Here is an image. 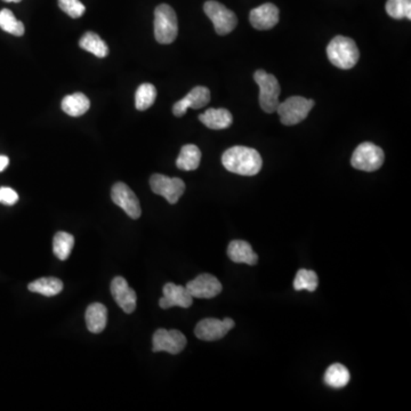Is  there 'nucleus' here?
Wrapping results in <instances>:
<instances>
[{"mask_svg":"<svg viewBox=\"0 0 411 411\" xmlns=\"http://www.w3.org/2000/svg\"><path fill=\"white\" fill-rule=\"evenodd\" d=\"M222 163L226 171L241 176H254L262 169L263 160L255 148L233 146L222 156Z\"/></svg>","mask_w":411,"mask_h":411,"instance_id":"obj_1","label":"nucleus"},{"mask_svg":"<svg viewBox=\"0 0 411 411\" xmlns=\"http://www.w3.org/2000/svg\"><path fill=\"white\" fill-rule=\"evenodd\" d=\"M327 55L331 64L342 70L355 66L359 61L360 53L357 44L351 38L337 36L327 47Z\"/></svg>","mask_w":411,"mask_h":411,"instance_id":"obj_2","label":"nucleus"},{"mask_svg":"<svg viewBox=\"0 0 411 411\" xmlns=\"http://www.w3.org/2000/svg\"><path fill=\"white\" fill-rule=\"evenodd\" d=\"M178 23L176 13L171 6L161 4L154 11V37L158 43L168 45L176 39Z\"/></svg>","mask_w":411,"mask_h":411,"instance_id":"obj_3","label":"nucleus"},{"mask_svg":"<svg viewBox=\"0 0 411 411\" xmlns=\"http://www.w3.org/2000/svg\"><path fill=\"white\" fill-rule=\"evenodd\" d=\"M254 80L260 87V106L266 113H273L279 106L280 85L273 74L257 70Z\"/></svg>","mask_w":411,"mask_h":411,"instance_id":"obj_4","label":"nucleus"},{"mask_svg":"<svg viewBox=\"0 0 411 411\" xmlns=\"http://www.w3.org/2000/svg\"><path fill=\"white\" fill-rule=\"evenodd\" d=\"M314 104L315 102L313 100H308L305 97L291 96L285 102L279 103L275 112L279 113L283 125L294 126L306 119Z\"/></svg>","mask_w":411,"mask_h":411,"instance_id":"obj_5","label":"nucleus"},{"mask_svg":"<svg viewBox=\"0 0 411 411\" xmlns=\"http://www.w3.org/2000/svg\"><path fill=\"white\" fill-rule=\"evenodd\" d=\"M385 154L374 143H361L352 154L351 165L357 171H375L382 167Z\"/></svg>","mask_w":411,"mask_h":411,"instance_id":"obj_6","label":"nucleus"},{"mask_svg":"<svg viewBox=\"0 0 411 411\" xmlns=\"http://www.w3.org/2000/svg\"><path fill=\"white\" fill-rule=\"evenodd\" d=\"M203 11L214 24L215 31L220 36H226L237 26V15L216 0L206 1Z\"/></svg>","mask_w":411,"mask_h":411,"instance_id":"obj_7","label":"nucleus"},{"mask_svg":"<svg viewBox=\"0 0 411 411\" xmlns=\"http://www.w3.org/2000/svg\"><path fill=\"white\" fill-rule=\"evenodd\" d=\"M150 186L154 193L165 198L171 205H175L186 191V183L181 178L177 177L171 178L161 174L152 175L150 178Z\"/></svg>","mask_w":411,"mask_h":411,"instance_id":"obj_8","label":"nucleus"},{"mask_svg":"<svg viewBox=\"0 0 411 411\" xmlns=\"http://www.w3.org/2000/svg\"><path fill=\"white\" fill-rule=\"evenodd\" d=\"M233 320L225 318L224 320L214 319L208 318L203 319L198 323L194 329V334L201 340L206 342H214V340H222L225 337L228 331L234 328Z\"/></svg>","mask_w":411,"mask_h":411,"instance_id":"obj_9","label":"nucleus"},{"mask_svg":"<svg viewBox=\"0 0 411 411\" xmlns=\"http://www.w3.org/2000/svg\"><path fill=\"white\" fill-rule=\"evenodd\" d=\"M186 338L180 330L158 329L152 338V351L178 354L186 348Z\"/></svg>","mask_w":411,"mask_h":411,"instance_id":"obj_10","label":"nucleus"},{"mask_svg":"<svg viewBox=\"0 0 411 411\" xmlns=\"http://www.w3.org/2000/svg\"><path fill=\"white\" fill-rule=\"evenodd\" d=\"M111 199L120 208L123 209L131 218H140L142 214L140 201L137 199L136 194L128 186H126L125 183L118 182L112 186Z\"/></svg>","mask_w":411,"mask_h":411,"instance_id":"obj_11","label":"nucleus"},{"mask_svg":"<svg viewBox=\"0 0 411 411\" xmlns=\"http://www.w3.org/2000/svg\"><path fill=\"white\" fill-rule=\"evenodd\" d=\"M186 289L193 298H214L222 293V283L211 274L203 273L198 275L186 285Z\"/></svg>","mask_w":411,"mask_h":411,"instance_id":"obj_12","label":"nucleus"},{"mask_svg":"<svg viewBox=\"0 0 411 411\" xmlns=\"http://www.w3.org/2000/svg\"><path fill=\"white\" fill-rule=\"evenodd\" d=\"M163 297L159 300L160 308L163 310L180 306L183 308H188L193 303V297L190 295L186 287L177 285L175 283H166L163 285Z\"/></svg>","mask_w":411,"mask_h":411,"instance_id":"obj_13","label":"nucleus"},{"mask_svg":"<svg viewBox=\"0 0 411 411\" xmlns=\"http://www.w3.org/2000/svg\"><path fill=\"white\" fill-rule=\"evenodd\" d=\"M210 101V91L203 86L194 87L186 97L175 103L173 106V113L175 117H183L188 108H201L208 104Z\"/></svg>","mask_w":411,"mask_h":411,"instance_id":"obj_14","label":"nucleus"},{"mask_svg":"<svg viewBox=\"0 0 411 411\" xmlns=\"http://www.w3.org/2000/svg\"><path fill=\"white\" fill-rule=\"evenodd\" d=\"M111 294L119 308L125 313H133L136 308V293L129 287L125 278L116 277L111 283Z\"/></svg>","mask_w":411,"mask_h":411,"instance_id":"obj_15","label":"nucleus"},{"mask_svg":"<svg viewBox=\"0 0 411 411\" xmlns=\"http://www.w3.org/2000/svg\"><path fill=\"white\" fill-rule=\"evenodd\" d=\"M279 9L271 3L263 4L251 9L249 21L256 30H270L279 22Z\"/></svg>","mask_w":411,"mask_h":411,"instance_id":"obj_16","label":"nucleus"},{"mask_svg":"<svg viewBox=\"0 0 411 411\" xmlns=\"http://www.w3.org/2000/svg\"><path fill=\"white\" fill-rule=\"evenodd\" d=\"M228 256L232 262L248 265H255L258 260V256L253 250L251 245L243 240H233L230 243L228 247Z\"/></svg>","mask_w":411,"mask_h":411,"instance_id":"obj_17","label":"nucleus"},{"mask_svg":"<svg viewBox=\"0 0 411 411\" xmlns=\"http://www.w3.org/2000/svg\"><path fill=\"white\" fill-rule=\"evenodd\" d=\"M199 120L209 129L220 131L228 128L232 125L233 117L231 112L226 108H208L207 111L200 114Z\"/></svg>","mask_w":411,"mask_h":411,"instance_id":"obj_18","label":"nucleus"},{"mask_svg":"<svg viewBox=\"0 0 411 411\" xmlns=\"http://www.w3.org/2000/svg\"><path fill=\"white\" fill-rule=\"evenodd\" d=\"M86 325L93 334H100L106 327L108 310L101 303H94L86 310Z\"/></svg>","mask_w":411,"mask_h":411,"instance_id":"obj_19","label":"nucleus"},{"mask_svg":"<svg viewBox=\"0 0 411 411\" xmlns=\"http://www.w3.org/2000/svg\"><path fill=\"white\" fill-rule=\"evenodd\" d=\"M61 108L68 116L80 117L88 111L91 108V101L83 93H74L63 98Z\"/></svg>","mask_w":411,"mask_h":411,"instance_id":"obj_20","label":"nucleus"},{"mask_svg":"<svg viewBox=\"0 0 411 411\" xmlns=\"http://www.w3.org/2000/svg\"><path fill=\"white\" fill-rule=\"evenodd\" d=\"M201 161V151L197 146L186 144L181 150L180 156L177 158L176 166L182 171H196Z\"/></svg>","mask_w":411,"mask_h":411,"instance_id":"obj_21","label":"nucleus"},{"mask_svg":"<svg viewBox=\"0 0 411 411\" xmlns=\"http://www.w3.org/2000/svg\"><path fill=\"white\" fill-rule=\"evenodd\" d=\"M79 46L80 49L89 51L98 59H103L108 54V47L106 41L95 32H86L79 40Z\"/></svg>","mask_w":411,"mask_h":411,"instance_id":"obj_22","label":"nucleus"},{"mask_svg":"<svg viewBox=\"0 0 411 411\" xmlns=\"http://www.w3.org/2000/svg\"><path fill=\"white\" fill-rule=\"evenodd\" d=\"M28 289L43 296L53 297L62 291L63 283L57 278H40L34 283H29Z\"/></svg>","mask_w":411,"mask_h":411,"instance_id":"obj_23","label":"nucleus"},{"mask_svg":"<svg viewBox=\"0 0 411 411\" xmlns=\"http://www.w3.org/2000/svg\"><path fill=\"white\" fill-rule=\"evenodd\" d=\"M350 380H351L350 371L345 365H340V363H334L325 370V382L329 387H345Z\"/></svg>","mask_w":411,"mask_h":411,"instance_id":"obj_24","label":"nucleus"},{"mask_svg":"<svg viewBox=\"0 0 411 411\" xmlns=\"http://www.w3.org/2000/svg\"><path fill=\"white\" fill-rule=\"evenodd\" d=\"M74 245V238L66 232H57L53 239V251L55 256L61 260H68Z\"/></svg>","mask_w":411,"mask_h":411,"instance_id":"obj_25","label":"nucleus"},{"mask_svg":"<svg viewBox=\"0 0 411 411\" xmlns=\"http://www.w3.org/2000/svg\"><path fill=\"white\" fill-rule=\"evenodd\" d=\"M157 98V89L152 83H142L135 94V106L140 111H146L153 106Z\"/></svg>","mask_w":411,"mask_h":411,"instance_id":"obj_26","label":"nucleus"},{"mask_svg":"<svg viewBox=\"0 0 411 411\" xmlns=\"http://www.w3.org/2000/svg\"><path fill=\"white\" fill-rule=\"evenodd\" d=\"M318 283H319V279L315 272L302 268L297 272L296 277H295L294 289L296 291L306 290L313 293L317 290Z\"/></svg>","mask_w":411,"mask_h":411,"instance_id":"obj_27","label":"nucleus"},{"mask_svg":"<svg viewBox=\"0 0 411 411\" xmlns=\"http://www.w3.org/2000/svg\"><path fill=\"white\" fill-rule=\"evenodd\" d=\"M0 28L16 37H21L24 34V24L17 20L13 11L7 9L0 11Z\"/></svg>","mask_w":411,"mask_h":411,"instance_id":"obj_28","label":"nucleus"},{"mask_svg":"<svg viewBox=\"0 0 411 411\" xmlns=\"http://www.w3.org/2000/svg\"><path fill=\"white\" fill-rule=\"evenodd\" d=\"M385 9L394 20H411V0H387Z\"/></svg>","mask_w":411,"mask_h":411,"instance_id":"obj_29","label":"nucleus"},{"mask_svg":"<svg viewBox=\"0 0 411 411\" xmlns=\"http://www.w3.org/2000/svg\"><path fill=\"white\" fill-rule=\"evenodd\" d=\"M59 6L72 19H79L85 13L86 7L80 0H59Z\"/></svg>","mask_w":411,"mask_h":411,"instance_id":"obj_30","label":"nucleus"},{"mask_svg":"<svg viewBox=\"0 0 411 411\" xmlns=\"http://www.w3.org/2000/svg\"><path fill=\"white\" fill-rule=\"evenodd\" d=\"M19 201V194L11 188H0V203L13 206Z\"/></svg>","mask_w":411,"mask_h":411,"instance_id":"obj_31","label":"nucleus"},{"mask_svg":"<svg viewBox=\"0 0 411 411\" xmlns=\"http://www.w3.org/2000/svg\"><path fill=\"white\" fill-rule=\"evenodd\" d=\"M9 159L6 156H0V171H4L9 166Z\"/></svg>","mask_w":411,"mask_h":411,"instance_id":"obj_32","label":"nucleus"},{"mask_svg":"<svg viewBox=\"0 0 411 411\" xmlns=\"http://www.w3.org/2000/svg\"><path fill=\"white\" fill-rule=\"evenodd\" d=\"M5 3H20L21 0H3Z\"/></svg>","mask_w":411,"mask_h":411,"instance_id":"obj_33","label":"nucleus"}]
</instances>
